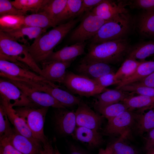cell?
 Listing matches in <instances>:
<instances>
[{
  "instance_id": "1",
  "label": "cell",
  "mask_w": 154,
  "mask_h": 154,
  "mask_svg": "<svg viewBox=\"0 0 154 154\" xmlns=\"http://www.w3.org/2000/svg\"><path fill=\"white\" fill-rule=\"evenodd\" d=\"M79 21L72 19L44 33L35 39L27 48L33 59L38 64L46 60L53 50L74 27Z\"/></svg>"
},
{
  "instance_id": "2",
  "label": "cell",
  "mask_w": 154,
  "mask_h": 154,
  "mask_svg": "<svg viewBox=\"0 0 154 154\" xmlns=\"http://www.w3.org/2000/svg\"><path fill=\"white\" fill-rule=\"evenodd\" d=\"M131 47L127 39L89 43L88 52L80 62H100L109 64L119 63L127 56Z\"/></svg>"
},
{
  "instance_id": "3",
  "label": "cell",
  "mask_w": 154,
  "mask_h": 154,
  "mask_svg": "<svg viewBox=\"0 0 154 154\" xmlns=\"http://www.w3.org/2000/svg\"><path fill=\"white\" fill-rule=\"evenodd\" d=\"M0 60L14 63L22 67L25 65L41 76L40 68L29 52L27 46L19 44L15 39L0 31Z\"/></svg>"
},
{
  "instance_id": "4",
  "label": "cell",
  "mask_w": 154,
  "mask_h": 154,
  "mask_svg": "<svg viewBox=\"0 0 154 154\" xmlns=\"http://www.w3.org/2000/svg\"><path fill=\"white\" fill-rule=\"evenodd\" d=\"M132 17L128 12L120 15L114 19L105 23L89 40V43L127 39L133 27Z\"/></svg>"
},
{
  "instance_id": "5",
  "label": "cell",
  "mask_w": 154,
  "mask_h": 154,
  "mask_svg": "<svg viewBox=\"0 0 154 154\" xmlns=\"http://www.w3.org/2000/svg\"><path fill=\"white\" fill-rule=\"evenodd\" d=\"M48 108L29 107L14 108L17 114L25 121L34 137L42 144L48 139L44 131L45 118Z\"/></svg>"
},
{
  "instance_id": "6",
  "label": "cell",
  "mask_w": 154,
  "mask_h": 154,
  "mask_svg": "<svg viewBox=\"0 0 154 154\" xmlns=\"http://www.w3.org/2000/svg\"><path fill=\"white\" fill-rule=\"evenodd\" d=\"M62 84L73 93L87 97L95 96L106 90L93 79L70 71H66Z\"/></svg>"
},
{
  "instance_id": "7",
  "label": "cell",
  "mask_w": 154,
  "mask_h": 154,
  "mask_svg": "<svg viewBox=\"0 0 154 154\" xmlns=\"http://www.w3.org/2000/svg\"><path fill=\"white\" fill-rule=\"evenodd\" d=\"M106 22L91 11L86 13L79 24L71 33L69 41L74 44L89 40Z\"/></svg>"
},
{
  "instance_id": "8",
  "label": "cell",
  "mask_w": 154,
  "mask_h": 154,
  "mask_svg": "<svg viewBox=\"0 0 154 154\" xmlns=\"http://www.w3.org/2000/svg\"><path fill=\"white\" fill-rule=\"evenodd\" d=\"M21 82L35 89L50 94L66 108L78 105L81 101L78 97L62 89L50 81L44 82L22 79Z\"/></svg>"
},
{
  "instance_id": "9",
  "label": "cell",
  "mask_w": 154,
  "mask_h": 154,
  "mask_svg": "<svg viewBox=\"0 0 154 154\" xmlns=\"http://www.w3.org/2000/svg\"><path fill=\"white\" fill-rule=\"evenodd\" d=\"M0 98L5 100L11 108H39L32 102L18 87L2 77L0 79Z\"/></svg>"
},
{
  "instance_id": "10",
  "label": "cell",
  "mask_w": 154,
  "mask_h": 154,
  "mask_svg": "<svg viewBox=\"0 0 154 154\" xmlns=\"http://www.w3.org/2000/svg\"><path fill=\"white\" fill-rule=\"evenodd\" d=\"M135 115V112L128 110L108 120L104 133L107 135H119L125 138L133 127Z\"/></svg>"
},
{
  "instance_id": "11",
  "label": "cell",
  "mask_w": 154,
  "mask_h": 154,
  "mask_svg": "<svg viewBox=\"0 0 154 154\" xmlns=\"http://www.w3.org/2000/svg\"><path fill=\"white\" fill-rule=\"evenodd\" d=\"M6 79L18 87L30 100L38 107L49 108L51 107L55 108H66L54 97L47 93L35 89L19 81Z\"/></svg>"
},
{
  "instance_id": "12",
  "label": "cell",
  "mask_w": 154,
  "mask_h": 154,
  "mask_svg": "<svg viewBox=\"0 0 154 154\" xmlns=\"http://www.w3.org/2000/svg\"><path fill=\"white\" fill-rule=\"evenodd\" d=\"M78 106L75 112L76 125L98 131L104 117L93 110L82 100Z\"/></svg>"
},
{
  "instance_id": "13",
  "label": "cell",
  "mask_w": 154,
  "mask_h": 154,
  "mask_svg": "<svg viewBox=\"0 0 154 154\" xmlns=\"http://www.w3.org/2000/svg\"><path fill=\"white\" fill-rule=\"evenodd\" d=\"M72 61H43L40 63L41 76L48 81L62 83L66 75V69L70 66Z\"/></svg>"
},
{
  "instance_id": "14",
  "label": "cell",
  "mask_w": 154,
  "mask_h": 154,
  "mask_svg": "<svg viewBox=\"0 0 154 154\" xmlns=\"http://www.w3.org/2000/svg\"><path fill=\"white\" fill-rule=\"evenodd\" d=\"M4 138L23 154H39L42 146L40 141L33 140L21 134L14 128L7 136Z\"/></svg>"
},
{
  "instance_id": "15",
  "label": "cell",
  "mask_w": 154,
  "mask_h": 154,
  "mask_svg": "<svg viewBox=\"0 0 154 154\" xmlns=\"http://www.w3.org/2000/svg\"><path fill=\"white\" fill-rule=\"evenodd\" d=\"M56 109L54 122L56 130L60 134H72L76 125L75 112L66 108Z\"/></svg>"
},
{
  "instance_id": "16",
  "label": "cell",
  "mask_w": 154,
  "mask_h": 154,
  "mask_svg": "<svg viewBox=\"0 0 154 154\" xmlns=\"http://www.w3.org/2000/svg\"><path fill=\"white\" fill-rule=\"evenodd\" d=\"M0 73L12 77L44 82H50L30 69L14 63L0 60Z\"/></svg>"
},
{
  "instance_id": "17",
  "label": "cell",
  "mask_w": 154,
  "mask_h": 154,
  "mask_svg": "<svg viewBox=\"0 0 154 154\" xmlns=\"http://www.w3.org/2000/svg\"><path fill=\"white\" fill-rule=\"evenodd\" d=\"M126 4L122 2L116 3L112 0H103L91 11L104 20H112L121 14L128 12Z\"/></svg>"
},
{
  "instance_id": "18",
  "label": "cell",
  "mask_w": 154,
  "mask_h": 154,
  "mask_svg": "<svg viewBox=\"0 0 154 154\" xmlns=\"http://www.w3.org/2000/svg\"><path fill=\"white\" fill-rule=\"evenodd\" d=\"M76 70L79 74L92 79L114 72L110 64L96 62H79Z\"/></svg>"
},
{
  "instance_id": "19",
  "label": "cell",
  "mask_w": 154,
  "mask_h": 154,
  "mask_svg": "<svg viewBox=\"0 0 154 154\" xmlns=\"http://www.w3.org/2000/svg\"><path fill=\"white\" fill-rule=\"evenodd\" d=\"M86 42H77L65 46L55 52H53L46 60L60 62L73 61L76 58L85 53Z\"/></svg>"
},
{
  "instance_id": "20",
  "label": "cell",
  "mask_w": 154,
  "mask_h": 154,
  "mask_svg": "<svg viewBox=\"0 0 154 154\" xmlns=\"http://www.w3.org/2000/svg\"><path fill=\"white\" fill-rule=\"evenodd\" d=\"M133 94L120 89L106 90L96 95L97 100L94 104L95 108L104 107L122 102L125 98Z\"/></svg>"
},
{
  "instance_id": "21",
  "label": "cell",
  "mask_w": 154,
  "mask_h": 154,
  "mask_svg": "<svg viewBox=\"0 0 154 154\" xmlns=\"http://www.w3.org/2000/svg\"><path fill=\"white\" fill-rule=\"evenodd\" d=\"M0 104L5 110L10 122L18 133L33 140L40 141L34 137L25 121L17 114L13 108L10 107L5 100L1 98Z\"/></svg>"
},
{
  "instance_id": "22",
  "label": "cell",
  "mask_w": 154,
  "mask_h": 154,
  "mask_svg": "<svg viewBox=\"0 0 154 154\" xmlns=\"http://www.w3.org/2000/svg\"><path fill=\"white\" fill-rule=\"evenodd\" d=\"M72 134L75 139L92 147H98L103 142L102 136L98 131L85 127H76Z\"/></svg>"
},
{
  "instance_id": "23",
  "label": "cell",
  "mask_w": 154,
  "mask_h": 154,
  "mask_svg": "<svg viewBox=\"0 0 154 154\" xmlns=\"http://www.w3.org/2000/svg\"><path fill=\"white\" fill-rule=\"evenodd\" d=\"M136 27L141 36L154 37V11H144L138 18Z\"/></svg>"
},
{
  "instance_id": "24",
  "label": "cell",
  "mask_w": 154,
  "mask_h": 154,
  "mask_svg": "<svg viewBox=\"0 0 154 154\" xmlns=\"http://www.w3.org/2000/svg\"><path fill=\"white\" fill-rule=\"evenodd\" d=\"M46 29L37 27H24L2 31L17 41L25 43L26 42V40L24 38L25 36H27L31 39H35L46 32Z\"/></svg>"
},
{
  "instance_id": "25",
  "label": "cell",
  "mask_w": 154,
  "mask_h": 154,
  "mask_svg": "<svg viewBox=\"0 0 154 154\" xmlns=\"http://www.w3.org/2000/svg\"><path fill=\"white\" fill-rule=\"evenodd\" d=\"M139 134L142 135L154 128V108L145 113L135 112L133 126Z\"/></svg>"
},
{
  "instance_id": "26",
  "label": "cell",
  "mask_w": 154,
  "mask_h": 154,
  "mask_svg": "<svg viewBox=\"0 0 154 154\" xmlns=\"http://www.w3.org/2000/svg\"><path fill=\"white\" fill-rule=\"evenodd\" d=\"M122 102L127 106L130 111L138 109V112H143L147 110L154 108V96L132 95Z\"/></svg>"
},
{
  "instance_id": "27",
  "label": "cell",
  "mask_w": 154,
  "mask_h": 154,
  "mask_svg": "<svg viewBox=\"0 0 154 154\" xmlns=\"http://www.w3.org/2000/svg\"><path fill=\"white\" fill-rule=\"evenodd\" d=\"M154 72V61H141L135 71L131 76L121 82L116 89L125 85L138 81Z\"/></svg>"
},
{
  "instance_id": "28",
  "label": "cell",
  "mask_w": 154,
  "mask_h": 154,
  "mask_svg": "<svg viewBox=\"0 0 154 154\" xmlns=\"http://www.w3.org/2000/svg\"><path fill=\"white\" fill-rule=\"evenodd\" d=\"M154 54V42H144L131 48L127 58L145 61L147 58Z\"/></svg>"
},
{
  "instance_id": "29",
  "label": "cell",
  "mask_w": 154,
  "mask_h": 154,
  "mask_svg": "<svg viewBox=\"0 0 154 154\" xmlns=\"http://www.w3.org/2000/svg\"><path fill=\"white\" fill-rule=\"evenodd\" d=\"M82 0H67L64 9L55 18L54 24L55 26L63 22L76 16L80 9Z\"/></svg>"
},
{
  "instance_id": "30",
  "label": "cell",
  "mask_w": 154,
  "mask_h": 154,
  "mask_svg": "<svg viewBox=\"0 0 154 154\" xmlns=\"http://www.w3.org/2000/svg\"><path fill=\"white\" fill-rule=\"evenodd\" d=\"M23 23L25 27L47 29L55 26L52 21L46 15L40 13H34L23 16Z\"/></svg>"
},
{
  "instance_id": "31",
  "label": "cell",
  "mask_w": 154,
  "mask_h": 154,
  "mask_svg": "<svg viewBox=\"0 0 154 154\" xmlns=\"http://www.w3.org/2000/svg\"><path fill=\"white\" fill-rule=\"evenodd\" d=\"M67 1V0H50L37 13L46 15L52 21L54 25V21L55 18L64 9Z\"/></svg>"
},
{
  "instance_id": "32",
  "label": "cell",
  "mask_w": 154,
  "mask_h": 154,
  "mask_svg": "<svg viewBox=\"0 0 154 154\" xmlns=\"http://www.w3.org/2000/svg\"><path fill=\"white\" fill-rule=\"evenodd\" d=\"M141 62L133 58H127L115 73V79L120 83L127 78L135 72Z\"/></svg>"
},
{
  "instance_id": "33",
  "label": "cell",
  "mask_w": 154,
  "mask_h": 154,
  "mask_svg": "<svg viewBox=\"0 0 154 154\" xmlns=\"http://www.w3.org/2000/svg\"><path fill=\"white\" fill-rule=\"evenodd\" d=\"M50 0H15L11 1L16 8L27 12L28 11L37 13L39 10Z\"/></svg>"
},
{
  "instance_id": "34",
  "label": "cell",
  "mask_w": 154,
  "mask_h": 154,
  "mask_svg": "<svg viewBox=\"0 0 154 154\" xmlns=\"http://www.w3.org/2000/svg\"><path fill=\"white\" fill-rule=\"evenodd\" d=\"M95 109L108 120L115 117L123 112L128 110V107L122 102Z\"/></svg>"
},
{
  "instance_id": "35",
  "label": "cell",
  "mask_w": 154,
  "mask_h": 154,
  "mask_svg": "<svg viewBox=\"0 0 154 154\" xmlns=\"http://www.w3.org/2000/svg\"><path fill=\"white\" fill-rule=\"evenodd\" d=\"M117 89L128 92L133 94L154 96V88L142 85L134 82L123 85Z\"/></svg>"
},
{
  "instance_id": "36",
  "label": "cell",
  "mask_w": 154,
  "mask_h": 154,
  "mask_svg": "<svg viewBox=\"0 0 154 154\" xmlns=\"http://www.w3.org/2000/svg\"><path fill=\"white\" fill-rule=\"evenodd\" d=\"M27 12L15 8L8 0H0V17L7 15L25 16Z\"/></svg>"
},
{
  "instance_id": "37",
  "label": "cell",
  "mask_w": 154,
  "mask_h": 154,
  "mask_svg": "<svg viewBox=\"0 0 154 154\" xmlns=\"http://www.w3.org/2000/svg\"><path fill=\"white\" fill-rule=\"evenodd\" d=\"M125 138L123 137H120L112 144L113 152L116 154H138L135 149L123 141Z\"/></svg>"
},
{
  "instance_id": "38",
  "label": "cell",
  "mask_w": 154,
  "mask_h": 154,
  "mask_svg": "<svg viewBox=\"0 0 154 154\" xmlns=\"http://www.w3.org/2000/svg\"><path fill=\"white\" fill-rule=\"evenodd\" d=\"M6 111L2 106L0 105V139L6 137L12 132L13 128Z\"/></svg>"
},
{
  "instance_id": "39",
  "label": "cell",
  "mask_w": 154,
  "mask_h": 154,
  "mask_svg": "<svg viewBox=\"0 0 154 154\" xmlns=\"http://www.w3.org/2000/svg\"><path fill=\"white\" fill-rule=\"evenodd\" d=\"M114 72L110 73L98 78L93 79L100 86L105 88L107 86L112 85L118 84L120 82L114 78Z\"/></svg>"
},
{
  "instance_id": "40",
  "label": "cell",
  "mask_w": 154,
  "mask_h": 154,
  "mask_svg": "<svg viewBox=\"0 0 154 154\" xmlns=\"http://www.w3.org/2000/svg\"><path fill=\"white\" fill-rule=\"evenodd\" d=\"M129 3L133 8L146 11H154V0H135Z\"/></svg>"
},
{
  "instance_id": "41",
  "label": "cell",
  "mask_w": 154,
  "mask_h": 154,
  "mask_svg": "<svg viewBox=\"0 0 154 154\" xmlns=\"http://www.w3.org/2000/svg\"><path fill=\"white\" fill-rule=\"evenodd\" d=\"M103 0H82L80 10L76 16H79L84 13L91 11Z\"/></svg>"
},
{
  "instance_id": "42",
  "label": "cell",
  "mask_w": 154,
  "mask_h": 154,
  "mask_svg": "<svg viewBox=\"0 0 154 154\" xmlns=\"http://www.w3.org/2000/svg\"><path fill=\"white\" fill-rule=\"evenodd\" d=\"M0 154H23L11 145L5 138L0 139Z\"/></svg>"
},
{
  "instance_id": "43",
  "label": "cell",
  "mask_w": 154,
  "mask_h": 154,
  "mask_svg": "<svg viewBox=\"0 0 154 154\" xmlns=\"http://www.w3.org/2000/svg\"><path fill=\"white\" fill-rule=\"evenodd\" d=\"M145 139V148L147 151L154 147V128L147 132Z\"/></svg>"
},
{
  "instance_id": "44",
  "label": "cell",
  "mask_w": 154,
  "mask_h": 154,
  "mask_svg": "<svg viewBox=\"0 0 154 154\" xmlns=\"http://www.w3.org/2000/svg\"><path fill=\"white\" fill-rule=\"evenodd\" d=\"M39 154H56L55 148H53L51 141L48 139L42 144Z\"/></svg>"
},
{
  "instance_id": "45",
  "label": "cell",
  "mask_w": 154,
  "mask_h": 154,
  "mask_svg": "<svg viewBox=\"0 0 154 154\" xmlns=\"http://www.w3.org/2000/svg\"><path fill=\"white\" fill-rule=\"evenodd\" d=\"M135 83L139 85L154 88V72L145 78Z\"/></svg>"
},
{
  "instance_id": "46",
  "label": "cell",
  "mask_w": 154,
  "mask_h": 154,
  "mask_svg": "<svg viewBox=\"0 0 154 154\" xmlns=\"http://www.w3.org/2000/svg\"><path fill=\"white\" fill-rule=\"evenodd\" d=\"M70 154H88L86 151L74 145H72L70 148Z\"/></svg>"
},
{
  "instance_id": "47",
  "label": "cell",
  "mask_w": 154,
  "mask_h": 154,
  "mask_svg": "<svg viewBox=\"0 0 154 154\" xmlns=\"http://www.w3.org/2000/svg\"><path fill=\"white\" fill-rule=\"evenodd\" d=\"M113 152L112 144L108 146L105 148L100 149L98 154H112Z\"/></svg>"
},
{
  "instance_id": "48",
  "label": "cell",
  "mask_w": 154,
  "mask_h": 154,
  "mask_svg": "<svg viewBox=\"0 0 154 154\" xmlns=\"http://www.w3.org/2000/svg\"><path fill=\"white\" fill-rule=\"evenodd\" d=\"M146 154H154V147L149 150Z\"/></svg>"
},
{
  "instance_id": "49",
  "label": "cell",
  "mask_w": 154,
  "mask_h": 154,
  "mask_svg": "<svg viewBox=\"0 0 154 154\" xmlns=\"http://www.w3.org/2000/svg\"><path fill=\"white\" fill-rule=\"evenodd\" d=\"M55 150L56 154H61L59 152V151L58 150L57 148L56 147H55Z\"/></svg>"
},
{
  "instance_id": "50",
  "label": "cell",
  "mask_w": 154,
  "mask_h": 154,
  "mask_svg": "<svg viewBox=\"0 0 154 154\" xmlns=\"http://www.w3.org/2000/svg\"><path fill=\"white\" fill-rule=\"evenodd\" d=\"M112 154H116L114 152H113V153Z\"/></svg>"
}]
</instances>
